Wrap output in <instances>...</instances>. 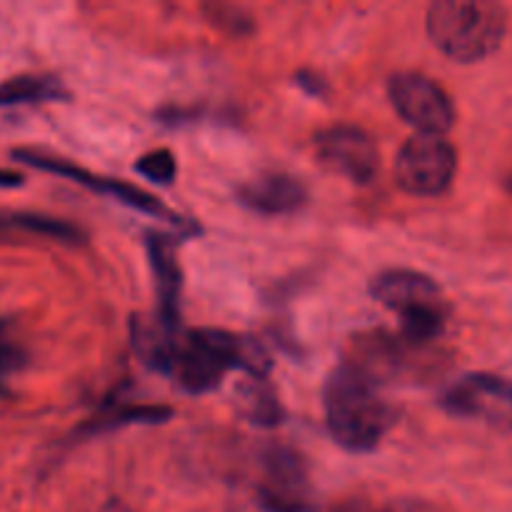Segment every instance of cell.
Returning <instances> with one entry per match:
<instances>
[{
    "label": "cell",
    "instance_id": "cell-1",
    "mask_svg": "<svg viewBox=\"0 0 512 512\" xmlns=\"http://www.w3.org/2000/svg\"><path fill=\"white\" fill-rule=\"evenodd\" d=\"M323 405L330 435L353 453L378 448L393 425V410L380 395L378 383L353 363L338 365L328 375Z\"/></svg>",
    "mask_w": 512,
    "mask_h": 512
},
{
    "label": "cell",
    "instance_id": "cell-2",
    "mask_svg": "<svg viewBox=\"0 0 512 512\" xmlns=\"http://www.w3.org/2000/svg\"><path fill=\"white\" fill-rule=\"evenodd\" d=\"M230 368H243L250 378H265L270 358L258 343L223 330H183L170 373L188 393H208Z\"/></svg>",
    "mask_w": 512,
    "mask_h": 512
},
{
    "label": "cell",
    "instance_id": "cell-3",
    "mask_svg": "<svg viewBox=\"0 0 512 512\" xmlns=\"http://www.w3.org/2000/svg\"><path fill=\"white\" fill-rule=\"evenodd\" d=\"M428 35L458 63H478L500 48L508 30L503 5L488 0H438L428 10Z\"/></svg>",
    "mask_w": 512,
    "mask_h": 512
},
{
    "label": "cell",
    "instance_id": "cell-4",
    "mask_svg": "<svg viewBox=\"0 0 512 512\" xmlns=\"http://www.w3.org/2000/svg\"><path fill=\"white\" fill-rule=\"evenodd\" d=\"M370 293L378 303L403 320V335L413 343L428 345L438 340L445 328L443 293L433 278L408 268H393L375 275Z\"/></svg>",
    "mask_w": 512,
    "mask_h": 512
},
{
    "label": "cell",
    "instance_id": "cell-5",
    "mask_svg": "<svg viewBox=\"0 0 512 512\" xmlns=\"http://www.w3.org/2000/svg\"><path fill=\"white\" fill-rule=\"evenodd\" d=\"M458 170L455 148L443 135L415 133L395 155V183L410 195H440Z\"/></svg>",
    "mask_w": 512,
    "mask_h": 512
},
{
    "label": "cell",
    "instance_id": "cell-6",
    "mask_svg": "<svg viewBox=\"0 0 512 512\" xmlns=\"http://www.w3.org/2000/svg\"><path fill=\"white\" fill-rule=\"evenodd\" d=\"M390 100L400 118L425 135H443L455 123V105L433 78L420 73H398L388 83Z\"/></svg>",
    "mask_w": 512,
    "mask_h": 512
},
{
    "label": "cell",
    "instance_id": "cell-7",
    "mask_svg": "<svg viewBox=\"0 0 512 512\" xmlns=\"http://www.w3.org/2000/svg\"><path fill=\"white\" fill-rule=\"evenodd\" d=\"M315 153L330 173L343 175L353 183H370L378 173V145L355 125H330L320 130L315 135Z\"/></svg>",
    "mask_w": 512,
    "mask_h": 512
},
{
    "label": "cell",
    "instance_id": "cell-8",
    "mask_svg": "<svg viewBox=\"0 0 512 512\" xmlns=\"http://www.w3.org/2000/svg\"><path fill=\"white\" fill-rule=\"evenodd\" d=\"M263 480L258 498L268 512H305L308 508V470L303 458L288 445H268L263 450Z\"/></svg>",
    "mask_w": 512,
    "mask_h": 512
},
{
    "label": "cell",
    "instance_id": "cell-9",
    "mask_svg": "<svg viewBox=\"0 0 512 512\" xmlns=\"http://www.w3.org/2000/svg\"><path fill=\"white\" fill-rule=\"evenodd\" d=\"M443 405L460 418H505L512 415V383L495 375H468L443 395Z\"/></svg>",
    "mask_w": 512,
    "mask_h": 512
},
{
    "label": "cell",
    "instance_id": "cell-10",
    "mask_svg": "<svg viewBox=\"0 0 512 512\" xmlns=\"http://www.w3.org/2000/svg\"><path fill=\"white\" fill-rule=\"evenodd\" d=\"M245 208L263 215L295 213L308 203V190L298 178L285 173H260L235 190Z\"/></svg>",
    "mask_w": 512,
    "mask_h": 512
},
{
    "label": "cell",
    "instance_id": "cell-11",
    "mask_svg": "<svg viewBox=\"0 0 512 512\" xmlns=\"http://www.w3.org/2000/svg\"><path fill=\"white\" fill-rule=\"evenodd\" d=\"M148 258L153 265L155 285H158L160 295V315L170 320H178V303H180V265L178 253H175L173 240L165 235H148ZM180 323V320H178Z\"/></svg>",
    "mask_w": 512,
    "mask_h": 512
},
{
    "label": "cell",
    "instance_id": "cell-12",
    "mask_svg": "<svg viewBox=\"0 0 512 512\" xmlns=\"http://www.w3.org/2000/svg\"><path fill=\"white\" fill-rule=\"evenodd\" d=\"M8 233H25L40 235V238L58 240V243H83L85 233L78 225L68 220L53 218L43 213H23V210H0V235Z\"/></svg>",
    "mask_w": 512,
    "mask_h": 512
},
{
    "label": "cell",
    "instance_id": "cell-13",
    "mask_svg": "<svg viewBox=\"0 0 512 512\" xmlns=\"http://www.w3.org/2000/svg\"><path fill=\"white\" fill-rule=\"evenodd\" d=\"M68 98L63 83L50 75H13L0 83V108L10 105H33V103H55Z\"/></svg>",
    "mask_w": 512,
    "mask_h": 512
},
{
    "label": "cell",
    "instance_id": "cell-14",
    "mask_svg": "<svg viewBox=\"0 0 512 512\" xmlns=\"http://www.w3.org/2000/svg\"><path fill=\"white\" fill-rule=\"evenodd\" d=\"M235 398H238V408L245 418H250V423L258 425H278L283 420V408H280V400L275 398L273 390L268 388L265 378H248L238 390H235Z\"/></svg>",
    "mask_w": 512,
    "mask_h": 512
},
{
    "label": "cell",
    "instance_id": "cell-15",
    "mask_svg": "<svg viewBox=\"0 0 512 512\" xmlns=\"http://www.w3.org/2000/svg\"><path fill=\"white\" fill-rule=\"evenodd\" d=\"M93 190L95 193H103V195H113L118 203L123 205H130V208L140 210V213H148V215H155V218H175L173 213H170L168 208H165L163 203H160L155 195L145 193V190L135 188V185L130 183H123V180H113V178H95L93 183Z\"/></svg>",
    "mask_w": 512,
    "mask_h": 512
},
{
    "label": "cell",
    "instance_id": "cell-16",
    "mask_svg": "<svg viewBox=\"0 0 512 512\" xmlns=\"http://www.w3.org/2000/svg\"><path fill=\"white\" fill-rule=\"evenodd\" d=\"M168 415V408H150V405H145V408H118L90 420V423L85 425V433H103V430L123 428V425L130 423H160V420H165Z\"/></svg>",
    "mask_w": 512,
    "mask_h": 512
},
{
    "label": "cell",
    "instance_id": "cell-17",
    "mask_svg": "<svg viewBox=\"0 0 512 512\" xmlns=\"http://www.w3.org/2000/svg\"><path fill=\"white\" fill-rule=\"evenodd\" d=\"M135 170L145 178L155 180V183H170L178 173V163H175V155L170 150H153L135 163Z\"/></svg>",
    "mask_w": 512,
    "mask_h": 512
},
{
    "label": "cell",
    "instance_id": "cell-18",
    "mask_svg": "<svg viewBox=\"0 0 512 512\" xmlns=\"http://www.w3.org/2000/svg\"><path fill=\"white\" fill-rule=\"evenodd\" d=\"M28 363V355H25L23 348H18V345H10V343H0V380L5 378V375L15 373V370H20L23 365ZM0 393H5L3 385H0Z\"/></svg>",
    "mask_w": 512,
    "mask_h": 512
},
{
    "label": "cell",
    "instance_id": "cell-19",
    "mask_svg": "<svg viewBox=\"0 0 512 512\" xmlns=\"http://www.w3.org/2000/svg\"><path fill=\"white\" fill-rule=\"evenodd\" d=\"M333 512H388V510L380 508V505H375V503H370V500L353 498V500H345V503H340Z\"/></svg>",
    "mask_w": 512,
    "mask_h": 512
},
{
    "label": "cell",
    "instance_id": "cell-20",
    "mask_svg": "<svg viewBox=\"0 0 512 512\" xmlns=\"http://www.w3.org/2000/svg\"><path fill=\"white\" fill-rule=\"evenodd\" d=\"M298 83L303 85V88L308 90V93H313V95H323L325 93L323 78H318V75H315V73H298Z\"/></svg>",
    "mask_w": 512,
    "mask_h": 512
},
{
    "label": "cell",
    "instance_id": "cell-21",
    "mask_svg": "<svg viewBox=\"0 0 512 512\" xmlns=\"http://www.w3.org/2000/svg\"><path fill=\"white\" fill-rule=\"evenodd\" d=\"M23 183H25V178L20 173L0 168V188H20Z\"/></svg>",
    "mask_w": 512,
    "mask_h": 512
},
{
    "label": "cell",
    "instance_id": "cell-22",
    "mask_svg": "<svg viewBox=\"0 0 512 512\" xmlns=\"http://www.w3.org/2000/svg\"><path fill=\"white\" fill-rule=\"evenodd\" d=\"M505 188H508L510 193H512V173L508 175V178H505Z\"/></svg>",
    "mask_w": 512,
    "mask_h": 512
},
{
    "label": "cell",
    "instance_id": "cell-23",
    "mask_svg": "<svg viewBox=\"0 0 512 512\" xmlns=\"http://www.w3.org/2000/svg\"><path fill=\"white\" fill-rule=\"evenodd\" d=\"M5 328H8V320H0V335L5 333Z\"/></svg>",
    "mask_w": 512,
    "mask_h": 512
},
{
    "label": "cell",
    "instance_id": "cell-24",
    "mask_svg": "<svg viewBox=\"0 0 512 512\" xmlns=\"http://www.w3.org/2000/svg\"><path fill=\"white\" fill-rule=\"evenodd\" d=\"M410 512H425V510H410Z\"/></svg>",
    "mask_w": 512,
    "mask_h": 512
},
{
    "label": "cell",
    "instance_id": "cell-25",
    "mask_svg": "<svg viewBox=\"0 0 512 512\" xmlns=\"http://www.w3.org/2000/svg\"><path fill=\"white\" fill-rule=\"evenodd\" d=\"M118 512H123V510H118Z\"/></svg>",
    "mask_w": 512,
    "mask_h": 512
}]
</instances>
